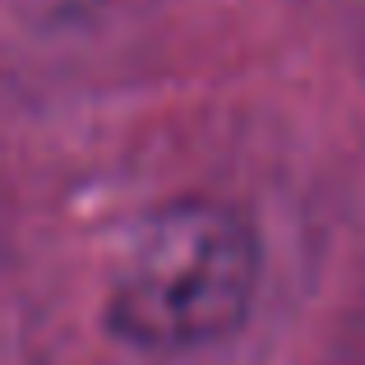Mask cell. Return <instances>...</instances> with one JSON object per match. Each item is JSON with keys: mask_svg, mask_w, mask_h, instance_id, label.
I'll return each mask as SVG.
<instances>
[{"mask_svg": "<svg viewBox=\"0 0 365 365\" xmlns=\"http://www.w3.org/2000/svg\"><path fill=\"white\" fill-rule=\"evenodd\" d=\"M255 292V241L217 204H171L143 227L116 292L111 329L143 347H195L232 333Z\"/></svg>", "mask_w": 365, "mask_h": 365, "instance_id": "1", "label": "cell"}]
</instances>
